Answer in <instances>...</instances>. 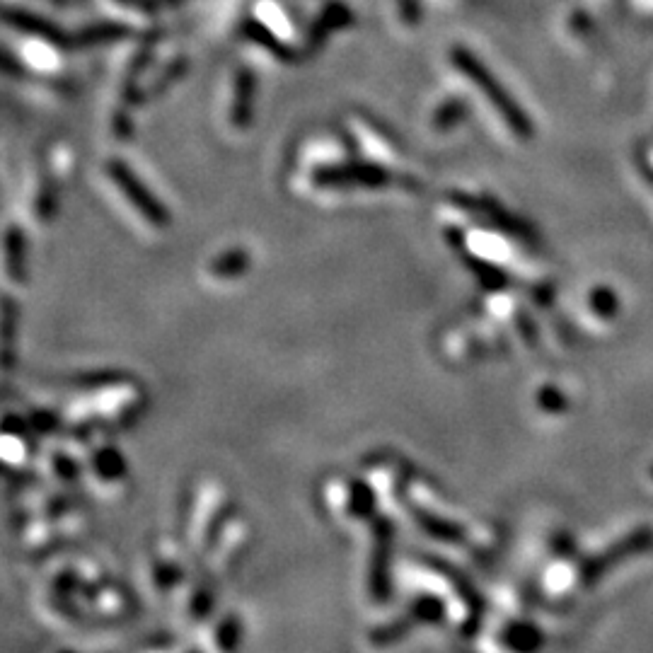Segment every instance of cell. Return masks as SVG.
<instances>
[{"mask_svg": "<svg viewBox=\"0 0 653 653\" xmlns=\"http://www.w3.org/2000/svg\"><path fill=\"white\" fill-rule=\"evenodd\" d=\"M458 117H462V107H460V104H455V102H453V104H450V107L441 109V117L436 119V126L441 124L443 119H446V124H448V121H450V124H453V121L458 119ZM446 124H443V126H446Z\"/></svg>", "mask_w": 653, "mask_h": 653, "instance_id": "4", "label": "cell"}, {"mask_svg": "<svg viewBox=\"0 0 653 653\" xmlns=\"http://www.w3.org/2000/svg\"><path fill=\"white\" fill-rule=\"evenodd\" d=\"M649 547H653V533L649 528L637 530L634 535L624 537V540L617 542V545L612 547L608 554H600L598 559H593V562H588L586 566H583V583H586V586H591L593 581H598L605 571L612 569V566L624 562V559H629L632 554L649 550Z\"/></svg>", "mask_w": 653, "mask_h": 653, "instance_id": "2", "label": "cell"}, {"mask_svg": "<svg viewBox=\"0 0 653 653\" xmlns=\"http://www.w3.org/2000/svg\"><path fill=\"white\" fill-rule=\"evenodd\" d=\"M414 513H416V520H419V523L424 525L431 535H436L438 540H450V542L462 540V530L455 528V525L443 523V520H438L436 516H429V513H424V511H414Z\"/></svg>", "mask_w": 653, "mask_h": 653, "instance_id": "3", "label": "cell"}, {"mask_svg": "<svg viewBox=\"0 0 653 653\" xmlns=\"http://www.w3.org/2000/svg\"><path fill=\"white\" fill-rule=\"evenodd\" d=\"M450 59H453L455 66L460 68V73L465 75L467 80H472V83L482 90V95L487 97L491 104H494L496 112H499L501 117H504L506 124L513 129V134H516L518 138L533 136V124H530V119L525 117L523 109H520L518 104L513 102V97L508 95L504 88H501L499 80H496L494 75H491L487 68H484L482 63L475 59V54H472V51L462 49V46H455V49L450 51Z\"/></svg>", "mask_w": 653, "mask_h": 653, "instance_id": "1", "label": "cell"}]
</instances>
